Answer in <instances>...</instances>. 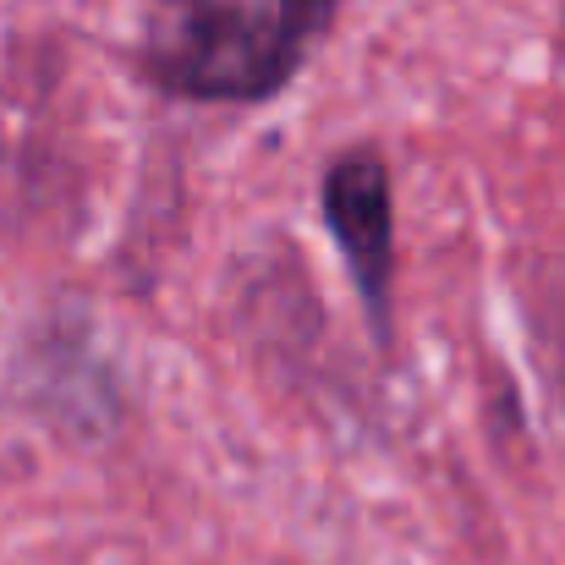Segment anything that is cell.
Returning <instances> with one entry per match:
<instances>
[{
  "label": "cell",
  "mask_w": 565,
  "mask_h": 565,
  "mask_svg": "<svg viewBox=\"0 0 565 565\" xmlns=\"http://www.w3.org/2000/svg\"><path fill=\"white\" fill-rule=\"evenodd\" d=\"M341 0H149L143 83L182 105H269L335 28Z\"/></svg>",
  "instance_id": "cell-1"
},
{
  "label": "cell",
  "mask_w": 565,
  "mask_h": 565,
  "mask_svg": "<svg viewBox=\"0 0 565 565\" xmlns=\"http://www.w3.org/2000/svg\"><path fill=\"white\" fill-rule=\"evenodd\" d=\"M319 214L341 253L379 352L395 341V171L374 143H352L324 166Z\"/></svg>",
  "instance_id": "cell-2"
}]
</instances>
